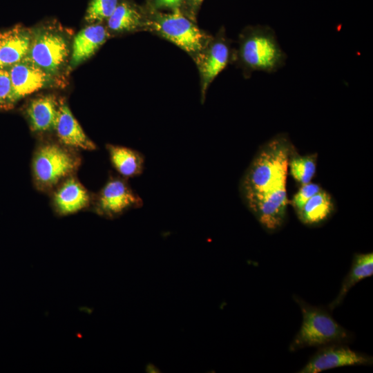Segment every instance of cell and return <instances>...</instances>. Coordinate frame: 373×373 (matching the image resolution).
I'll return each instance as SVG.
<instances>
[{
	"mask_svg": "<svg viewBox=\"0 0 373 373\" xmlns=\"http://www.w3.org/2000/svg\"><path fill=\"white\" fill-rule=\"evenodd\" d=\"M59 101L52 95L32 99L26 108L31 129L35 132L54 130L59 111Z\"/></svg>",
	"mask_w": 373,
	"mask_h": 373,
	"instance_id": "cell-15",
	"label": "cell"
},
{
	"mask_svg": "<svg viewBox=\"0 0 373 373\" xmlns=\"http://www.w3.org/2000/svg\"><path fill=\"white\" fill-rule=\"evenodd\" d=\"M108 20V27L115 32L131 31L142 25L140 13L130 4H117L115 10Z\"/></svg>",
	"mask_w": 373,
	"mask_h": 373,
	"instance_id": "cell-19",
	"label": "cell"
},
{
	"mask_svg": "<svg viewBox=\"0 0 373 373\" xmlns=\"http://www.w3.org/2000/svg\"><path fill=\"white\" fill-rule=\"evenodd\" d=\"M141 198L121 178H111L98 193L95 209L106 218H115L126 211L141 207Z\"/></svg>",
	"mask_w": 373,
	"mask_h": 373,
	"instance_id": "cell-8",
	"label": "cell"
},
{
	"mask_svg": "<svg viewBox=\"0 0 373 373\" xmlns=\"http://www.w3.org/2000/svg\"><path fill=\"white\" fill-rule=\"evenodd\" d=\"M291 146L288 138L280 135L256 154L240 186L251 211L266 202L287 200L286 180Z\"/></svg>",
	"mask_w": 373,
	"mask_h": 373,
	"instance_id": "cell-1",
	"label": "cell"
},
{
	"mask_svg": "<svg viewBox=\"0 0 373 373\" xmlns=\"http://www.w3.org/2000/svg\"><path fill=\"white\" fill-rule=\"evenodd\" d=\"M117 4V0H91L86 12L85 20L88 23H95L108 19Z\"/></svg>",
	"mask_w": 373,
	"mask_h": 373,
	"instance_id": "cell-21",
	"label": "cell"
},
{
	"mask_svg": "<svg viewBox=\"0 0 373 373\" xmlns=\"http://www.w3.org/2000/svg\"><path fill=\"white\" fill-rule=\"evenodd\" d=\"M317 154L299 155L296 153L294 156L291 151L289 158L290 174L301 185L311 182L316 173Z\"/></svg>",
	"mask_w": 373,
	"mask_h": 373,
	"instance_id": "cell-20",
	"label": "cell"
},
{
	"mask_svg": "<svg viewBox=\"0 0 373 373\" xmlns=\"http://www.w3.org/2000/svg\"><path fill=\"white\" fill-rule=\"evenodd\" d=\"M372 356L354 351L346 343H332L318 347L299 373H318L324 370L352 365H371Z\"/></svg>",
	"mask_w": 373,
	"mask_h": 373,
	"instance_id": "cell-7",
	"label": "cell"
},
{
	"mask_svg": "<svg viewBox=\"0 0 373 373\" xmlns=\"http://www.w3.org/2000/svg\"><path fill=\"white\" fill-rule=\"evenodd\" d=\"M150 24L160 35L197 57L210 42L208 35L184 17L179 9L157 15Z\"/></svg>",
	"mask_w": 373,
	"mask_h": 373,
	"instance_id": "cell-6",
	"label": "cell"
},
{
	"mask_svg": "<svg viewBox=\"0 0 373 373\" xmlns=\"http://www.w3.org/2000/svg\"><path fill=\"white\" fill-rule=\"evenodd\" d=\"M32 30L21 25L0 31V69H9L27 55Z\"/></svg>",
	"mask_w": 373,
	"mask_h": 373,
	"instance_id": "cell-11",
	"label": "cell"
},
{
	"mask_svg": "<svg viewBox=\"0 0 373 373\" xmlns=\"http://www.w3.org/2000/svg\"><path fill=\"white\" fill-rule=\"evenodd\" d=\"M106 147L113 167L122 176L133 178L142 173L144 157L141 153L118 145L108 144Z\"/></svg>",
	"mask_w": 373,
	"mask_h": 373,
	"instance_id": "cell-17",
	"label": "cell"
},
{
	"mask_svg": "<svg viewBox=\"0 0 373 373\" xmlns=\"http://www.w3.org/2000/svg\"><path fill=\"white\" fill-rule=\"evenodd\" d=\"M182 0H155V6L157 8H169L172 10L179 9Z\"/></svg>",
	"mask_w": 373,
	"mask_h": 373,
	"instance_id": "cell-24",
	"label": "cell"
},
{
	"mask_svg": "<svg viewBox=\"0 0 373 373\" xmlns=\"http://www.w3.org/2000/svg\"><path fill=\"white\" fill-rule=\"evenodd\" d=\"M372 274L373 253L355 254L350 269L342 281L338 295L328 305V309L332 311L338 307L352 287L359 281L372 276Z\"/></svg>",
	"mask_w": 373,
	"mask_h": 373,
	"instance_id": "cell-16",
	"label": "cell"
},
{
	"mask_svg": "<svg viewBox=\"0 0 373 373\" xmlns=\"http://www.w3.org/2000/svg\"><path fill=\"white\" fill-rule=\"evenodd\" d=\"M13 106L9 71L0 69V109H9Z\"/></svg>",
	"mask_w": 373,
	"mask_h": 373,
	"instance_id": "cell-22",
	"label": "cell"
},
{
	"mask_svg": "<svg viewBox=\"0 0 373 373\" xmlns=\"http://www.w3.org/2000/svg\"><path fill=\"white\" fill-rule=\"evenodd\" d=\"M71 50L70 35L64 29L55 25L43 26L32 30L26 57L60 82L70 62Z\"/></svg>",
	"mask_w": 373,
	"mask_h": 373,
	"instance_id": "cell-4",
	"label": "cell"
},
{
	"mask_svg": "<svg viewBox=\"0 0 373 373\" xmlns=\"http://www.w3.org/2000/svg\"><path fill=\"white\" fill-rule=\"evenodd\" d=\"M293 298L300 308L303 321L289 344L290 352L307 347L347 343L351 340L352 334L332 317L328 309L312 305L295 295Z\"/></svg>",
	"mask_w": 373,
	"mask_h": 373,
	"instance_id": "cell-3",
	"label": "cell"
},
{
	"mask_svg": "<svg viewBox=\"0 0 373 373\" xmlns=\"http://www.w3.org/2000/svg\"><path fill=\"white\" fill-rule=\"evenodd\" d=\"M231 58L232 51L229 43L222 33L209 42L204 50L197 57L202 99L209 86L227 67Z\"/></svg>",
	"mask_w": 373,
	"mask_h": 373,
	"instance_id": "cell-10",
	"label": "cell"
},
{
	"mask_svg": "<svg viewBox=\"0 0 373 373\" xmlns=\"http://www.w3.org/2000/svg\"><path fill=\"white\" fill-rule=\"evenodd\" d=\"M80 164L79 157L55 143L40 146L32 160L35 181L41 189H49L71 175Z\"/></svg>",
	"mask_w": 373,
	"mask_h": 373,
	"instance_id": "cell-5",
	"label": "cell"
},
{
	"mask_svg": "<svg viewBox=\"0 0 373 373\" xmlns=\"http://www.w3.org/2000/svg\"><path fill=\"white\" fill-rule=\"evenodd\" d=\"M238 58L248 73L276 72L285 66L287 55L275 31L268 26L249 27L240 37Z\"/></svg>",
	"mask_w": 373,
	"mask_h": 373,
	"instance_id": "cell-2",
	"label": "cell"
},
{
	"mask_svg": "<svg viewBox=\"0 0 373 373\" xmlns=\"http://www.w3.org/2000/svg\"><path fill=\"white\" fill-rule=\"evenodd\" d=\"M13 106L21 99L41 89L59 85V82L26 57L9 69Z\"/></svg>",
	"mask_w": 373,
	"mask_h": 373,
	"instance_id": "cell-9",
	"label": "cell"
},
{
	"mask_svg": "<svg viewBox=\"0 0 373 373\" xmlns=\"http://www.w3.org/2000/svg\"><path fill=\"white\" fill-rule=\"evenodd\" d=\"M54 130L65 146L84 150H95V144L84 133L67 104L59 100L58 115Z\"/></svg>",
	"mask_w": 373,
	"mask_h": 373,
	"instance_id": "cell-12",
	"label": "cell"
},
{
	"mask_svg": "<svg viewBox=\"0 0 373 373\" xmlns=\"http://www.w3.org/2000/svg\"><path fill=\"white\" fill-rule=\"evenodd\" d=\"M90 196L84 186L75 178H66L53 195V205L60 216L76 213L88 207Z\"/></svg>",
	"mask_w": 373,
	"mask_h": 373,
	"instance_id": "cell-13",
	"label": "cell"
},
{
	"mask_svg": "<svg viewBox=\"0 0 373 373\" xmlns=\"http://www.w3.org/2000/svg\"><path fill=\"white\" fill-rule=\"evenodd\" d=\"M334 208L332 197L327 191L321 189L309 198L296 213L303 224L316 225L326 220L332 214Z\"/></svg>",
	"mask_w": 373,
	"mask_h": 373,
	"instance_id": "cell-18",
	"label": "cell"
},
{
	"mask_svg": "<svg viewBox=\"0 0 373 373\" xmlns=\"http://www.w3.org/2000/svg\"><path fill=\"white\" fill-rule=\"evenodd\" d=\"M321 189V187L315 183L309 182L303 184L297 193L294 195L291 200V204L296 212L302 208L309 198L318 193Z\"/></svg>",
	"mask_w": 373,
	"mask_h": 373,
	"instance_id": "cell-23",
	"label": "cell"
},
{
	"mask_svg": "<svg viewBox=\"0 0 373 373\" xmlns=\"http://www.w3.org/2000/svg\"><path fill=\"white\" fill-rule=\"evenodd\" d=\"M193 3H194L195 4H199L203 0H191Z\"/></svg>",
	"mask_w": 373,
	"mask_h": 373,
	"instance_id": "cell-25",
	"label": "cell"
},
{
	"mask_svg": "<svg viewBox=\"0 0 373 373\" xmlns=\"http://www.w3.org/2000/svg\"><path fill=\"white\" fill-rule=\"evenodd\" d=\"M107 36L105 28L97 23L79 31L72 44L70 67L74 68L90 57L105 42Z\"/></svg>",
	"mask_w": 373,
	"mask_h": 373,
	"instance_id": "cell-14",
	"label": "cell"
}]
</instances>
